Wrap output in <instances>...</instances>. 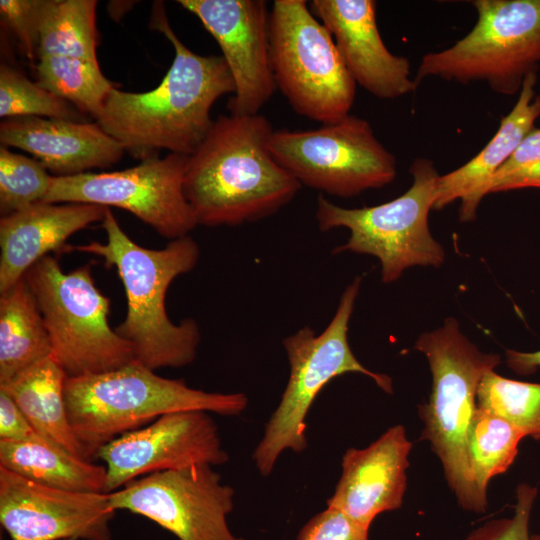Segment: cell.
Listing matches in <instances>:
<instances>
[{
  "mask_svg": "<svg viewBox=\"0 0 540 540\" xmlns=\"http://www.w3.org/2000/svg\"><path fill=\"white\" fill-rule=\"evenodd\" d=\"M151 26L174 47L168 72L147 92L114 87L94 119L137 159L158 156L161 150L189 156L213 125L210 112L215 102L235 92L234 81L222 56H202L185 46L160 2L154 4Z\"/></svg>",
  "mask_w": 540,
  "mask_h": 540,
  "instance_id": "1",
  "label": "cell"
},
{
  "mask_svg": "<svg viewBox=\"0 0 540 540\" xmlns=\"http://www.w3.org/2000/svg\"><path fill=\"white\" fill-rule=\"evenodd\" d=\"M432 373L429 402L419 407L424 421L421 439L430 442L442 462L446 480L459 505L483 513L471 476L468 436L477 411V391L484 374L500 363L498 354L483 353L459 329L454 318L415 342Z\"/></svg>",
  "mask_w": 540,
  "mask_h": 540,
  "instance_id": "5",
  "label": "cell"
},
{
  "mask_svg": "<svg viewBox=\"0 0 540 540\" xmlns=\"http://www.w3.org/2000/svg\"><path fill=\"white\" fill-rule=\"evenodd\" d=\"M37 83L93 118L109 92L116 87L102 73L99 63L89 60L44 56L35 66Z\"/></svg>",
  "mask_w": 540,
  "mask_h": 540,
  "instance_id": "27",
  "label": "cell"
},
{
  "mask_svg": "<svg viewBox=\"0 0 540 540\" xmlns=\"http://www.w3.org/2000/svg\"><path fill=\"white\" fill-rule=\"evenodd\" d=\"M188 156H153L114 172L53 176L44 203H88L118 207L162 237L174 240L198 225L184 193Z\"/></svg>",
  "mask_w": 540,
  "mask_h": 540,
  "instance_id": "12",
  "label": "cell"
},
{
  "mask_svg": "<svg viewBox=\"0 0 540 540\" xmlns=\"http://www.w3.org/2000/svg\"><path fill=\"white\" fill-rule=\"evenodd\" d=\"M474 27L452 46L425 54L415 81L427 77L484 81L496 93L515 95L540 67V0H474Z\"/></svg>",
  "mask_w": 540,
  "mask_h": 540,
  "instance_id": "8",
  "label": "cell"
},
{
  "mask_svg": "<svg viewBox=\"0 0 540 540\" xmlns=\"http://www.w3.org/2000/svg\"><path fill=\"white\" fill-rule=\"evenodd\" d=\"M24 280L42 313L51 356L68 377L110 371L135 359L130 343L109 324L110 299L97 288L90 264L65 273L47 255Z\"/></svg>",
  "mask_w": 540,
  "mask_h": 540,
  "instance_id": "7",
  "label": "cell"
},
{
  "mask_svg": "<svg viewBox=\"0 0 540 540\" xmlns=\"http://www.w3.org/2000/svg\"><path fill=\"white\" fill-rule=\"evenodd\" d=\"M373 0H312L309 8L327 28L356 84L391 100L416 90L410 62L388 50L379 33Z\"/></svg>",
  "mask_w": 540,
  "mask_h": 540,
  "instance_id": "17",
  "label": "cell"
},
{
  "mask_svg": "<svg viewBox=\"0 0 540 540\" xmlns=\"http://www.w3.org/2000/svg\"><path fill=\"white\" fill-rule=\"evenodd\" d=\"M270 150L301 185L351 198L390 184L395 156L378 140L370 123L356 115L309 130H274Z\"/></svg>",
  "mask_w": 540,
  "mask_h": 540,
  "instance_id": "11",
  "label": "cell"
},
{
  "mask_svg": "<svg viewBox=\"0 0 540 540\" xmlns=\"http://www.w3.org/2000/svg\"><path fill=\"white\" fill-rule=\"evenodd\" d=\"M411 448L402 425L389 428L366 448H348L327 506L341 510L366 528L378 514L400 508Z\"/></svg>",
  "mask_w": 540,
  "mask_h": 540,
  "instance_id": "18",
  "label": "cell"
},
{
  "mask_svg": "<svg viewBox=\"0 0 540 540\" xmlns=\"http://www.w3.org/2000/svg\"><path fill=\"white\" fill-rule=\"evenodd\" d=\"M506 362L508 367L518 374H532L540 367V350L535 352L507 350Z\"/></svg>",
  "mask_w": 540,
  "mask_h": 540,
  "instance_id": "36",
  "label": "cell"
},
{
  "mask_svg": "<svg viewBox=\"0 0 540 540\" xmlns=\"http://www.w3.org/2000/svg\"><path fill=\"white\" fill-rule=\"evenodd\" d=\"M536 496V487L527 483L520 484L516 490L514 516L488 521L465 540H531L529 521Z\"/></svg>",
  "mask_w": 540,
  "mask_h": 540,
  "instance_id": "32",
  "label": "cell"
},
{
  "mask_svg": "<svg viewBox=\"0 0 540 540\" xmlns=\"http://www.w3.org/2000/svg\"><path fill=\"white\" fill-rule=\"evenodd\" d=\"M102 228L106 242L71 247L100 256L115 267L125 290L127 313L115 331L133 348L135 360L151 370L180 368L192 363L200 343L193 318L173 323L165 299L170 284L197 264L200 249L190 236L171 240L165 248L148 249L134 242L120 227L110 208Z\"/></svg>",
  "mask_w": 540,
  "mask_h": 540,
  "instance_id": "3",
  "label": "cell"
},
{
  "mask_svg": "<svg viewBox=\"0 0 540 540\" xmlns=\"http://www.w3.org/2000/svg\"><path fill=\"white\" fill-rule=\"evenodd\" d=\"M40 0H1L0 14L17 37L30 61L38 60V12Z\"/></svg>",
  "mask_w": 540,
  "mask_h": 540,
  "instance_id": "34",
  "label": "cell"
},
{
  "mask_svg": "<svg viewBox=\"0 0 540 540\" xmlns=\"http://www.w3.org/2000/svg\"><path fill=\"white\" fill-rule=\"evenodd\" d=\"M108 496L113 510L142 515L179 540H244L227 524L234 489L209 464L151 473Z\"/></svg>",
  "mask_w": 540,
  "mask_h": 540,
  "instance_id": "13",
  "label": "cell"
},
{
  "mask_svg": "<svg viewBox=\"0 0 540 540\" xmlns=\"http://www.w3.org/2000/svg\"><path fill=\"white\" fill-rule=\"evenodd\" d=\"M0 141L3 146L32 154L58 177L109 167L125 152L97 122L56 118L5 119L0 125Z\"/></svg>",
  "mask_w": 540,
  "mask_h": 540,
  "instance_id": "19",
  "label": "cell"
},
{
  "mask_svg": "<svg viewBox=\"0 0 540 540\" xmlns=\"http://www.w3.org/2000/svg\"><path fill=\"white\" fill-rule=\"evenodd\" d=\"M524 437L506 420L477 407L469 430L468 454L474 489L485 508L490 479L511 466Z\"/></svg>",
  "mask_w": 540,
  "mask_h": 540,
  "instance_id": "26",
  "label": "cell"
},
{
  "mask_svg": "<svg viewBox=\"0 0 540 540\" xmlns=\"http://www.w3.org/2000/svg\"><path fill=\"white\" fill-rule=\"evenodd\" d=\"M198 17L217 41L232 75L235 92L230 114H259L272 97L274 82L269 54V13L264 0H179Z\"/></svg>",
  "mask_w": 540,
  "mask_h": 540,
  "instance_id": "15",
  "label": "cell"
},
{
  "mask_svg": "<svg viewBox=\"0 0 540 540\" xmlns=\"http://www.w3.org/2000/svg\"><path fill=\"white\" fill-rule=\"evenodd\" d=\"M269 54L276 88L298 115L326 124L350 114L357 84L308 1L273 2Z\"/></svg>",
  "mask_w": 540,
  "mask_h": 540,
  "instance_id": "9",
  "label": "cell"
},
{
  "mask_svg": "<svg viewBox=\"0 0 540 540\" xmlns=\"http://www.w3.org/2000/svg\"><path fill=\"white\" fill-rule=\"evenodd\" d=\"M411 187L397 198L375 206L344 208L323 195L317 198L316 220L321 231L347 228L348 241L333 253L350 251L375 256L384 283L397 280L414 265L440 266L444 250L431 235L428 215L434 207L439 178L434 163L416 158L410 167Z\"/></svg>",
  "mask_w": 540,
  "mask_h": 540,
  "instance_id": "10",
  "label": "cell"
},
{
  "mask_svg": "<svg viewBox=\"0 0 540 540\" xmlns=\"http://www.w3.org/2000/svg\"><path fill=\"white\" fill-rule=\"evenodd\" d=\"M51 355L42 313L23 278L0 293V385Z\"/></svg>",
  "mask_w": 540,
  "mask_h": 540,
  "instance_id": "24",
  "label": "cell"
},
{
  "mask_svg": "<svg viewBox=\"0 0 540 540\" xmlns=\"http://www.w3.org/2000/svg\"><path fill=\"white\" fill-rule=\"evenodd\" d=\"M368 531L341 510L327 506L302 527L297 540H368Z\"/></svg>",
  "mask_w": 540,
  "mask_h": 540,
  "instance_id": "33",
  "label": "cell"
},
{
  "mask_svg": "<svg viewBox=\"0 0 540 540\" xmlns=\"http://www.w3.org/2000/svg\"><path fill=\"white\" fill-rule=\"evenodd\" d=\"M95 0H40L38 59L73 57L98 62Z\"/></svg>",
  "mask_w": 540,
  "mask_h": 540,
  "instance_id": "25",
  "label": "cell"
},
{
  "mask_svg": "<svg viewBox=\"0 0 540 540\" xmlns=\"http://www.w3.org/2000/svg\"><path fill=\"white\" fill-rule=\"evenodd\" d=\"M108 207L88 203L40 202L0 220V293L24 278L48 253L71 251L66 241L103 221Z\"/></svg>",
  "mask_w": 540,
  "mask_h": 540,
  "instance_id": "20",
  "label": "cell"
},
{
  "mask_svg": "<svg viewBox=\"0 0 540 540\" xmlns=\"http://www.w3.org/2000/svg\"><path fill=\"white\" fill-rule=\"evenodd\" d=\"M0 466L35 483L73 492L106 493V467L80 459L39 434L0 440Z\"/></svg>",
  "mask_w": 540,
  "mask_h": 540,
  "instance_id": "23",
  "label": "cell"
},
{
  "mask_svg": "<svg viewBox=\"0 0 540 540\" xmlns=\"http://www.w3.org/2000/svg\"><path fill=\"white\" fill-rule=\"evenodd\" d=\"M274 130L261 114L220 115L188 156L184 193L198 225L236 226L287 205L301 184L273 157Z\"/></svg>",
  "mask_w": 540,
  "mask_h": 540,
  "instance_id": "2",
  "label": "cell"
},
{
  "mask_svg": "<svg viewBox=\"0 0 540 540\" xmlns=\"http://www.w3.org/2000/svg\"><path fill=\"white\" fill-rule=\"evenodd\" d=\"M531 540H540V534L531 535Z\"/></svg>",
  "mask_w": 540,
  "mask_h": 540,
  "instance_id": "37",
  "label": "cell"
},
{
  "mask_svg": "<svg viewBox=\"0 0 540 540\" xmlns=\"http://www.w3.org/2000/svg\"><path fill=\"white\" fill-rule=\"evenodd\" d=\"M361 286L356 277L343 291L337 310L320 334L304 326L283 340L290 375L281 400L265 425L264 435L252 458L263 476H268L285 450L300 453L307 447L305 419L320 391L335 377L355 372L372 378L392 393V379L364 367L348 343V326Z\"/></svg>",
  "mask_w": 540,
  "mask_h": 540,
  "instance_id": "6",
  "label": "cell"
},
{
  "mask_svg": "<svg viewBox=\"0 0 540 540\" xmlns=\"http://www.w3.org/2000/svg\"><path fill=\"white\" fill-rule=\"evenodd\" d=\"M68 420L92 457L114 438L178 411L201 410L238 416L248 405L244 393L206 392L184 380L157 375L137 360L110 371L67 377Z\"/></svg>",
  "mask_w": 540,
  "mask_h": 540,
  "instance_id": "4",
  "label": "cell"
},
{
  "mask_svg": "<svg viewBox=\"0 0 540 540\" xmlns=\"http://www.w3.org/2000/svg\"><path fill=\"white\" fill-rule=\"evenodd\" d=\"M66 372L52 356L0 385L18 405L37 434L74 456L91 461L92 455L75 435L68 420L64 385Z\"/></svg>",
  "mask_w": 540,
  "mask_h": 540,
  "instance_id": "22",
  "label": "cell"
},
{
  "mask_svg": "<svg viewBox=\"0 0 540 540\" xmlns=\"http://www.w3.org/2000/svg\"><path fill=\"white\" fill-rule=\"evenodd\" d=\"M37 435L16 402L0 390V440L24 441Z\"/></svg>",
  "mask_w": 540,
  "mask_h": 540,
  "instance_id": "35",
  "label": "cell"
},
{
  "mask_svg": "<svg viewBox=\"0 0 540 540\" xmlns=\"http://www.w3.org/2000/svg\"><path fill=\"white\" fill-rule=\"evenodd\" d=\"M54 175L36 159L0 148V211L2 216L43 202Z\"/></svg>",
  "mask_w": 540,
  "mask_h": 540,
  "instance_id": "30",
  "label": "cell"
},
{
  "mask_svg": "<svg viewBox=\"0 0 540 540\" xmlns=\"http://www.w3.org/2000/svg\"><path fill=\"white\" fill-rule=\"evenodd\" d=\"M540 188V128H534L494 175L490 193Z\"/></svg>",
  "mask_w": 540,
  "mask_h": 540,
  "instance_id": "31",
  "label": "cell"
},
{
  "mask_svg": "<svg viewBox=\"0 0 540 540\" xmlns=\"http://www.w3.org/2000/svg\"><path fill=\"white\" fill-rule=\"evenodd\" d=\"M477 407L516 427L523 435L540 440V383L508 379L490 370L477 391Z\"/></svg>",
  "mask_w": 540,
  "mask_h": 540,
  "instance_id": "28",
  "label": "cell"
},
{
  "mask_svg": "<svg viewBox=\"0 0 540 540\" xmlns=\"http://www.w3.org/2000/svg\"><path fill=\"white\" fill-rule=\"evenodd\" d=\"M96 457L105 463L106 493L145 474L195 464L221 465L229 460L215 421L201 410L164 414L148 426L106 443Z\"/></svg>",
  "mask_w": 540,
  "mask_h": 540,
  "instance_id": "14",
  "label": "cell"
},
{
  "mask_svg": "<svg viewBox=\"0 0 540 540\" xmlns=\"http://www.w3.org/2000/svg\"><path fill=\"white\" fill-rule=\"evenodd\" d=\"M536 82L537 74L526 77L516 104L502 117L495 135L475 157L456 170L439 176L434 209H442L459 199L460 221L470 222L476 218L481 200L489 194L494 175L534 129V123L540 116Z\"/></svg>",
  "mask_w": 540,
  "mask_h": 540,
  "instance_id": "21",
  "label": "cell"
},
{
  "mask_svg": "<svg viewBox=\"0 0 540 540\" xmlns=\"http://www.w3.org/2000/svg\"><path fill=\"white\" fill-rule=\"evenodd\" d=\"M108 493L51 488L0 466V523L11 540H111Z\"/></svg>",
  "mask_w": 540,
  "mask_h": 540,
  "instance_id": "16",
  "label": "cell"
},
{
  "mask_svg": "<svg viewBox=\"0 0 540 540\" xmlns=\"http://www.w3.org/2000/svg\"><path fill=\"white\" fill-rule=\"evenodd\" d=\"M0 116L5 119L33 116L83 120L82 112L74 105L6 64L0 67Z\"/></svg>",
  "mask_w": 540,
  "mask_h": 540,
  "instance_id": "29",
  "label": "cell"
}]
</instances>
